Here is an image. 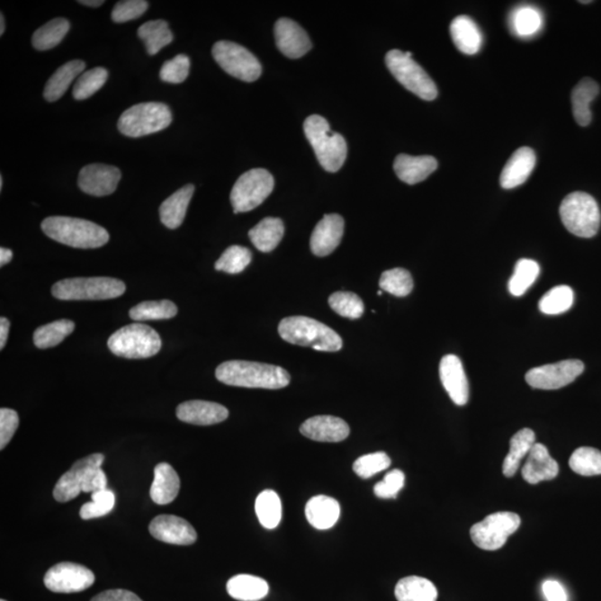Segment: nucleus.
<instances>
[{
	"label": "nucleus",
	"instance_id": "30",
	"mask_svg": "<svg viewBox=\"0 0 601 601\" xmlns=\"http://www.w3.org/2000/svg\"><path fill=\"white\" fill-rule=\"evenodd\" d=\"M86 65L83 60H72L59 67L47 82L44 97L47 102L58 101L76 77L81 76Z\"/></svg>",
	"mask_w": 601,
	"mask_h": 601
},
{
	"label": "nucleus",
	"instance_id": "49",
	"mask_svg": "<svg viewBox=\"0 0 601 601\" xmlns=\"http://www.w3.org/2000/svg\"><path fill=\"white\" fill-rule=\"evenodd\" d=\"M92 502H87L79 511V516L84 520L100 518V516L110 514L115 505L114 492L105 489L93 492Z\"/></svg>",
	"mask_w": 601,
	"mask_h": 601
},
{
	"label": "nucleus",
	"instance_id": "36",
	"mask_svg": "<svg viewBox=\"0 0 601 601\" xmlns=\"http://www.w3.org/2000/svg\"><path fill=\"white\" fill-rule=\"evenodd\" d=\"M138 35L147 46L149 55H157L164 47L171 44L173 32L166 21H150L139 28Z\"/></svg>",
	"mask_w": 601,
	"mask_h": 601
},
{
	"label": "nucleus",
	"instance_id": "13",
	"mask_svg": "<svg viewBox=\"0 0 601 601\" xmlns=\"http://www.w3.org/2000/svg\"><path fill=\"white\" fill-rule=\"evenodd\" d=\"M520 516L514 513H496L486 516L471 530V536L477 547L495 552L505 546L507 540L519 529Z\"/></svg>",
	"mask_w": 601,
	"mask_h": 601
},
{
	"label": "nucleus",
	"instance_id": "38",
	"mask_svg": "<svg viewBox=\"0 0 601 601\" xmlns=\"http://www.w3.org/2000/svg\"><path fill=\"white\" fill-rule=\"evenodd\" d=\"M177 307L170 300H147L130 309V317L135 321L168 320L175 317Z\"/></svg>",
	"mask_w": 601,
	"mask_h": 601
},
{
	"label": "nucleus",
	"instance_id": "19",
	"mask_svg": "<svg viewBox=\"0 0 601 601\" xmlns=\"http://www.w3.org/2000/svg\"><path fill=\"white\" fill-rule=\"evenodd\" d=\"M274 34L276 45L286 58L297 59L302 58L312 49L307 32L299 23L289 18H281L275 23Z\"/></svg>",
	"mask_w": 601,
	"mask_h": 601
},
{
	"label": "nucleus",
	"instance_id": "27",
	"mask_svg": "<svg viewBox=\"0 0 601 601\" xmlns=\"http://www.w3.org/2000/svg\"><path fill=\"white\" fill-rule=\"evenodd\" d=\"M340 513L339 502L327 496L313 497L305 507L309 523L318 530L332 528L339 520Z\"/></svg>",
	"mask_w": 601,
	"mask_h": 601
},
{
	"label": "nucleus",
	"instance_id": "23",
	"mask_svg": "<svg viewBox=\"0 0 601 601\" xmlns=\"http://www.w3.org/2000/svg\"><path fill=\"white\" fill-rule=\"evenodd\" d=\"M559 466L549 453L546 445L534 444L523 467V477L530 485L552 480L558 476Z\"/></svg>",
	"mask_w": 601,
	"mask_h": 601
},
{
	"label": "nucleus",
	"instance_id": "33",
	"mask_svg": "<svg viewBox=\"0 0 601 601\" xmlns=\"http://www.w3.org/2000/svg\"><path fill=\"white\" fill-rule=\"evenodd\" d=\"M284 236V224L280 219L266 218L248 232L253 246L258 251L269 253L279 246Z\"/></svg>",
	"mask_w": 601,
	"mask_h": 601
},
{
	"label": "nucleus",
	"instance_id": "11",
	"mask_svg": "<svg viewBox=\"0 0 601 601\" xmlns=\"http://www.w3.org/2000/svg\"><path fill=\"white\" fill-rule=\"evenodd\" d=\"M274 189V178L265 168H255L242 174L231 192L234 213H246L256 209Z\"/></svg>",
	"mask_w": 601,
	"mask_h": 601
},
{
	"label": "nucleus",
	"instance_id": "47",
	"mask_svg": "<svg viewBox=\"0 0 601 601\" xmlns=\"http://www.w3.org/2000/svg\"><path fill=\"white\" fill-rule=\"evenodd\" d=\"M380 288L394 297L405 298L413 290L410 272L405 269H392L383 272L380 279Z\"/></svg>",
	"mask_w": 601,
	"mask_h": 601
},
{
	"label": "nucleus",
	"instance_id": "45",
	"mask_svg": "<svg viewBox=\"0 0 601 601\" xmlns=\"http://www.w3.org/2000/svg\"><path fill=\"white\" fill-rule=\"evenodd\" d=\"M252 261V252L248 248L232 246L224 251L215 263V270L229 274H238L247 269Z\"/></svg>",
	"mask_w": 601,
	"mask_h": 601
},
{
	"label": "nucleus",
	"instance_id": "62",
	"mask_svg": "<svg viewBox=\"0 0 601 601\" xmlns=\"http://www.w3.org/2000/svg\"><path fill=\"white\" fill-rule=\"evenodd\" d=\"M580 4H590L589 0H587V2H579Z\"/></svg>",
	"mask_w": 601,
	"mask_h": 601
},
{
	"label": "nucleus",
	"instance_id": "54",
	"mask_svg": "<svg viewBox=\"0 0 601 601\" xmlns=\"http://www.w3.org/2000/svg\"><path fill=\"white\" fill-rule=\"evenodd\" d=\"M20 426V417L15 410L3 408L0 410V449L4 450L11 443Z\"/></svg>",
	"mask_w": 601,
	"mask_h": 601
},
{
	"label": "nucleus",
	"instance_id": "18",
	"mask_svg": "<svg viewBox=\"0 0 601 601\" xmlns=\"http://www.w3.org/2000/svg\"><path fill=\"white\" fill-rule=\"evenodd\" d=\"M441 383L455 405L466 406L469 400V382L462 360L457 355L444 356L439 368Z\"/></svg>",
	"mask_w": 601,
	"mask_h": 601
},
{
	"label": "nucleus",
	"instance_id": "61",
	"mask_svg": "<svg viewBox=\"0 0 601 601\" xmlns=\"http://www.w3.org/2000/svg\"><path fill=\"white\" fill-rule=\"evenodd\" d=\"M3 185H4V181H3V176H2V177H0V189H3Z\"/></svg>",
	"mask_w": 601,
	"mask_h": 601
},
{
	"label": "nucleus",
	"instance_id": "28",
	"mask_svg": "<svg viewBox=\"0 0 601 601\" xmlns=\"http://www.w3.org/2000/svg\"><path fill=\"white\" fill-rule=\"evenodd\" d=\"M194 186L185 185L163 202L159 216L167 229H175L184 222L187 208L194 194Z\"/></svg>",
	"mask_w": 601,
	"mask_h": 601
},
{
	"label": "nucleus",
	"instance_id": "24",
	"mask_svg": "<svg viewBox=\"0 0 601 601\" xmlns=\"http://www.w3.org/2000/svg\"><path fill=\"white\" fill-rule=\"evenodd\" d=\"M536 166V154L530 148L516 149L501 173L500 184L506 190L515 189L528 180Z\"/></svg>",
	"mask_w": 601,
	"mask_h": 601
},
{
	"label": "nucleus",
	"instance_id": "48",
	"mask_svg": "<svg viewBox=\"0 0 601 601\" xmlns=\"http://www.w3.org/2000/svg\"><path fill=\"white\" fill-rule=\"evenodd\" d=\"M331 309L339 316L356 320L364 313V304L358 295L352 292H336L328 298Z\"/></svg>",
	"mask_w": 601,
	"mask_h": 601
},
{
	"label": "nucleus",
	"instance_id": "1",
	"mask_svg": "<svg viewBox=\"0 0 601 601\" xmlns=\"http://www.w3.org/2000/svg\"><path fill=\"white\" fill-rule=\"evenodd\" d=\"M216 379L228 386L278 390L288 387L291 377L280 366L252 363V361H227L216 369Z\"/></svg>",
	"mask_w": 601,
	"mask_h": 601
},
{
	"label": "nucleus",
	"instance_id": "25",
	"mask_svg": "<svg viewBox=\"0 0 601 601\" xmlns=\"http://www.w3.org/2000/svg\"><path fill=\"white\" fill-rule=\"evenodd\" d=\"M393 167L397 176L402 182L408 185H415L426 180L438 168V162L429 155L410 157V155L400 154L394 161Z\"/></svg>",
	"mask_w": 601,
	"mask_h": 601
},
{
	"label": "nucleus",
	"instance_id": "57",
	"mask_svg": "<svg viewBox=\"0 0 601 601\" xmlns=\"http://www.w3.org/2000/svg\"><path fill=\"white\" fill-rule=\"evenodd\" d=\"M9 327H11V323H9L6 318H0V349L2 350L6 345Z\"/></svg>",
	"mask_w": 601,
	"mask_h": 601
},
{
	"label": "nucleus",
	"instance_id": "46",
	"mask_svg": "<svg viewBox=\"0 0 601 601\" xmlns=\"http://www.w3.org/2000/svg\"><path fill=\"white\" fill-rule=\"evenodd\" d=\"M108 72L105 68L96 67L87 70L78 77L73 88L75 100L84 101L91 97L105 85Z\"/></svg>",
	"mask_w": 601,
	"mask_h": 601
},
{
	"label": "nucleus",
	"instance_id": "50",
	"mask_svg": "<svg viewBox=\"0 0 601 601\" xmlns=\"http://www.w3.org/2000/svg\"><path fill=\"white\" fill-rule=\"evenodd\" d=\"M390 466H391V459L386 453H375L355 460L354 471L360 478L369 479L374 474L387 471Z\"/></svg>",
	"mask_w": 601,
	"mask_h": 601
},
{
	"label": "nucleus",
	"instance_id": "20",
	"mask_svg": "<svg viewBox=\"0 0 601 601\" xmlns=\"http://www.w3.org/2000/svg\"><path fill=\"white\" fill-rule=\"evenodd\" d=\"M345 233V220L337 214L324 215L312 233L311 251L317 256H330L337 247Z\"/></svg>",
	"mask_w": 601,
	"mask_h": 601
},
{
	"label": "nucleus",
	"instance_id": "12",
	"mask_svg": "<svg viewBox=\"0 0 601 601\" xmlns=\"http://www.w3.org/2000/svg\"><path fill=\"white\" fill-rule=\"evenodd\" d=\"M213 58L231 76L243 82H256L262 74V65L246 47L220 40L213 46Z\"/></svg>",
	"mask_w": 601,
	"mask_h": 601
},
{
	"label": "nucleus",
	"instance_id": "32",
	"mask_svg": "<svg viewBox=\"0 0 601 601\" xmlns=\"http://www.w3.org/2000/svg\"><path fill=\"white\" fill-rule=\"evenodd\" d=\"M228 593L239 601H258L269 594V585L260 577L238 575L232 577L227 585Z\"/></svg>",
	"mask_w": 601,
	"mask_h": 601
},
{
	"label": "nucleus",
	"instance_id": "16",
	"mask_svg": "<svg viewBox=\"0 0 601 601\" xmlns=\"http://www.w3.org/2000/svg\"><path fill=\"white\" fill-rule=\"evenodd\" d=\"M121 178L115 166L106 164H89L83 167L78 176V186L84 193L93 196H106L114 193Z\"/></svg>",
	"mask_w": 601,
	"mask_h": 601
},
{
	"label": "nucleus",
	"instance_id": "39",
	"mask_svg": "<svg viewBox=\"0 0 601 601\" xmlns=\"http://www.w3.org/2000/svg\"><path fill=\"white\" fill-rule=\"evenodd\" d=\"M256 511L263 527L274 529L282 519V504L278 494L274 490L261 492L256 498Z\"/></svg>",
	"mask_w": 601,
	"mask_h": 601
},
{
	"label": "nucleus",
	"instance_id": "21",
	"mask_svg": "<svg viewBox=\"0 0 601 601\" xmlns=\"http://www.w3.org/2000/svg\"><path fill=\"white\" fill-rule=\"evenodd\" d=\"M300 434L318 443H341L349 436V425L332 416L309 417L300 428Z\"/></svg>",
	"mask_w": 601,
	"mask_h": 601
},
{
	"label": "nucleus",
	"instance_id": "7",
	"mask_svg": "<svg viewBox=\"0 0 601 601\" xmlns=\"http://www.w3.org/2000/svg\"><path fill=\"white\" fill-rule=\"evenodd\" d=\"M173 121L170 107L163 103H140L120 117L119 130L128 138H142L168 128Z\"/></svg>",
	"mask_w": 601,
	"mask_h": 601
},
{
	"label": "nucleus",
	"instance_id": "10",
	"mask_svg": "<svg viewBox=\"0 0 601 601\" xmlns=\"http://www.w3.org/2000/svg\"><path fill=\"white\" fill-rule=\"evenodd\" d=\"M386 64L397 81L417 97L434 101L438 96V89L429 75L403 51L390 50L386 56Z\"/></svg>",
	"mask_w": 601,
	"mask_h": 601
},
{
	"label": "nucleus",
	"instance_id": "15",
	"mask_svg": "<svg viewBox=\"0 0 601 601\" xmlns=\"http://www.w3.org/2000/svg\"><path fill=\"white\" fill-rule=\"evenodd\" d=\"M584 370L585 365L581 361L565 360L529 370L525 374V381L534 389L558 390L574 382Z\"/></svg>",
	"mask_w": 601,
	"mask_h": 601
},
{
	"label": "nucleus",
	"instance_id": "5",
	"mask_svg": "<svg viewBox=\"0 0 601 601\" xmlns=\"http://www.w3.org/2000/svg\"><path fill=\"white\" fill-rule=\"evenodd\" d=\"M563 225L576 237L590 238L598 233L601 214L597 202L585 192H574L559 209Z\"/></svg>",
	"mask_w": 601,
	"mask_h": 601
},
{
	"label": "nucleus",
	"instance_id": "9",
	"mask_svg": "<svg viewBox=\"0 0 601 601\" xmlns=\"http://www.w3.org/2000/svg\"><path fill=\"white\" fill-rule=\"evenodd\" d=\"M104 462V455L94 453L78 460L69 471L60 477L54 488L56 501L68 502L77 498L81 492H95V478Z\"/></svg>",
	"mask_w": 601,
	"mask_h": 601
},
{
	"label": "nucleus",
	"instance_id": "58",
	"mask_svg": "<svg viewBox=\"0 0 601 601\" xmlns=\"http://www.w3.org/2000/svg\"><path fill=\"white\" fill-rule=\"evenodd\" d=\"M13 251L9 248L2 247L0 248V265L4 266L7 263L13 260Z\"/></svg>",
	"mask_w": 601,
	"mask_h": 601
},
{
	"label": "nucleus",
	"instance_id": "14",
	"mask_svg": "<svg viewBox=\"0 0 601 601\" xmlns=\"http://www.w3.org/2000/svg\"><path fill=\"white\" fill-rule=\"evenodd\" d=\"M95 582V575L88 568L74 562H60L46 572L47 589L58 594L81 593Z\"/></svg>",
	"mask_w": 601,
	"mask_h": 601
},
{
	"label": "nucleus",
	"instance_id": "3",
	"mask_svg": "<svg viewBox=\"0 0 601 601\" xmlns=\"http://www.w3.org/2000/svg\"><path fill=\"white\" fill-rule=\"evenodd\" d=\"M279 333L291 345L312 347L314 350L336 352L344 341L336 331L308 317H289L280 322Z\"/></svg>",
	"mask_w": 601,
	"mask_h": 601
},
{
	"label": "nucleus",
	"instance_id": "59",
	"mask_svg": "<svg viewBox=\"0 0 601 601\" xmlns=\"http://www.w3.org/2000/svg\"><path fill=\"white\" fill-rule=\"evenodd\" d=\"M79 4H85V6L89 7H100L102 6L104 2L103 0H82V2H78Z\"/></svg>",
	"mask_w": 601,
	"mask_h": 601
},
{
	"label": "nucleus",
	"instance_id": "60",
	"mask_svg": "<svg viewBox=\"0 0 601 601\" xmlns=\"http://www.w3.org/2000/svg\"><path fill=\"white\" fill-rule=\"evenodd\" d=\"M4 18L2 13V16H0V35H4Z\"/></svg>",
	"mask_w": 601,
	"mask_h": 601
},
{
	"label": "nucleus",
	"instance_id": "44",
	"mask_svg": "<svg viewBox=\"0 0 601 601\" xmlns=\"http://www.w3.org/2000/svg\"><path fill=\"white\" fill-rule=\"evenodd\" d=\"M570 466L572 471L580 476H599L601 474V451L590 447L577 449L571 454Z\"/></svg>",
	"mask_w": 601,
	"mask_h": 601
},
{
	"label": "nucleus",
	"instance_id": "22",
	"mask_svg": "<svg viewBox=\"0 0 601 601\" xmlns=\"http://www.w3.org/2000/svg\"><path fill=\"white\" fill-rule=\"evenodd\" d=\"M178 420L195 426H212L229 417V410L219 403L192 400L181 403L176 408Z\"/></svg>",
	"mask_w": 601,
	"mask_h": 601
},
{
	"label": "nucleus",
	"instance_id": "52",
	"mask_svg": "<svg viewBox=\"0 0 601 601\" xmlns=\"http://www.w3.org/2000/svg\"><path fill=\"white\" fill-rule=\"evenodd\" d=\"M148 3L145 0H125L115 4L112 12V20L115 22L134 21L148 11Z\"/></svg>",
	"mask_w": 601,
	"mask_h": 601
},
{
	"label": "nucleus",
	"instance_id": "2",
	"mask_svg": "<svg viewBox=\"0 0 601 601\" xmlns=\"http://www.w3.org/2000/svg\"><path fill=\"white\" fill-rule=\"evenodd\" d=\"M41 229L54 241L75 248H98L110 241V234L104 228L91 220L51 216L41 223Z\"/></svg>",
	"mask_w": 601,
	"mask_h": 601
},
{
	"label": "nucleus",
	"instance_id": "26",
	"mask_svg": "<svg viewBox=\"0 0 601 601\" xmlns=\"http://www.w3.org/2000/svg\"><path fill=\"white\" fill-rule=\"evenodd\" d=\"M180 477L171 464L162 462L155 467L154 481L149 495L155 504L166 506L176 499L180 492Z\"/></svg>",
	"mask_w": 601,
	"mask_h": 601
},
{
	"label": "nucleus",
	"instance_id": "56",
	"mask_svg": "<svg viewBox=\"0 0 601 601\" xmlns=\"http://www.w3.org/2000/svg\"><path fill=\"white\" fill-rule=\"evenodd\" d=\"M543 593L547 601H568L565 588L556 580L544 581Z\"/></svg>",
	"mask_w": 601,
	"mask_h": 601
},
{
	"label": "nucleus",
	"instance_id": "8",
	"mask_svg": "<svg viewBox=\"0 0 601 601\" xmlns=\"http://www.w3.org/2000/svg\"><path fill=\"white\" fill-rule=\"evenodd\" d=\"M123 281L112 278H74L58 281L51 288L53 297L62 300H110L125 293Z\"/></svg>",
	"mask_w": 601,
	"mask_h": 601
},
{
	"label": "nucleus",
	"instance_id": "41",
	"mask_svg": "<svg viewBox=\"0 0 601 601\" xmlns=\"http://www.w3.org/2000/svg\"><path fill=\"white\" fill-rule=\"evenodd\" d=\"M539 274L540 266L537 262L529 260V258H521L516 262L514 275L509 280V292L514 297H521L536 282Z\"/></svg>",
	"mask_w": 601,
	"mask_h": 601
},
{
	"label": "nucleus",
	"instance_id": "63",
	"mask_svg": "<svg viewBox=\"0 0 601 601\" xmlns=\"http://www.w3.org/2000/svg\"><path fill=\"white\" fill-rule=\"evenodd\" d=\"M382 294H383L382 291H379L378 295H382Z\"/></svg>",
	"mask_w": 601,
	"mask_h": 601
},
{
	"label": "nucleus",
	"instance_id": "6",
	"mask_svg": "<svg viewBox=\"0 0 601 601\" xmlns=\"http://www.w3.org/2000/svg\"><path fill=\"white\" fill-rule=\"evenodd\" d=\"M108 347L121 358L147 359L161 350L162 340L154 328L134 323L120 328L108 339Z\"/></svg>",
	"mask_w": 601,
	"mask_h": 601
},
{
	"label": "nucleus",
	"instance_id": "43",
	"mask_svg": "<svg viewBox=\"0 0 601 601\" xmlns=\"http://www.w3.org/2000/svg\"><path fill=\"white\" fill-rule=\"evenodd\" d=\"M511 25L516 35L530 37L542 30L543 16L537 8L521 6L516 8L511 16Z\"/></svg>",
	"mask_w": 601,
	"mask_h": 601
},
{
	"label": "nucleus",
	"instance_id": "53",
	"mask_svg": "<svg viewBox=\"0 0 601 601\" xmlns=\"http://www.w3.org/2000/svg\"><path fill=\"white\" fill-rule=\"evenodd\" d=\"M406 476L401 471H394L387 473L381 482L374 486V495L382 499L396 498L402 488L405 487Z\"/></svg>",
	"mask_w": 601,
	"mask_h": 601
},
{
	"label": "nucleus",
	"instance_id": "40",
	"mask_svg": "<svg viewBox=\"0 0 601 601\" xmlns=\"http://www.w3.org/2000/svg\"><path fill=\"white\" fill-rule=\"evenodd\" d=\"M74 330L75 323L66 318L46 324L34 332V344L40 349H49L62 344Z\"/></svg>",
	"mask_w": 601,
	"mask_h": 601
},
{
	"label": "nucleus",
	"instance_id": "17",
	"mask_svg": "<svg viewBox=\"0 0 601 601\" xmlns=\"http://www.w3.org/2000/svg\"><path fill=\"white\" fill-rule=\"evenodd\" d=\"M148 529L150 534L159 542L178 544V546H190L197 539L193 525L177 516H157L149 524Z\"/></svg>",
	"mask_w": 601,
	"mask_h": 601
},
{
	"label": "nucleus",
	"instance_id": "29",
	"mask_svg": "<svg viewBox=\"0 0 601 601\" xmlns=\"http://www.w3.org/2000/svg\"><path fill=\"white\" fill-rule=\"evenodd\" d=\"M450 34L454 45L463 54L474 55L481 49V31L471 17L459 16L454 18L451 22Z\"/></svg>",
	"mask_w": 601,
	"mask_h": 601
},
{
	"label": "nucleus",
	"instance_id": "64",
	"mask_svg": "<svg viewBox=\"0 0 601 601\" xmlns=\"http://www.w3.org/2000/svg\"><path fill=\"white\" fill-rule=\"evenodd\" d=\"M0 601H7V600L2 599V600H0Z\"/></svg>",
	"mask_w": 601,
	"mask_h": 601
},
{
	"label": "nucleus",
	"instance_id": "34",
	"mask_svg": "<svg viewBox=\"0 0 601 601\" xmlns=\"http://www.w3.org/2000/svg\"><path fill=\"white\" fill-rule=\"evenodd\" d=\"M536 444V435L532 429L525 428L516 432L510 440L509 453L504 462L502 471L507 478L514 477L520 467L523 459L527 457L534 444Z\"/></svg>",
	"mask_w": 601,
	"mask_h": 601
},
{
	"label": "nucleus",
	"instance_id": "42",
	"mask_svg": "<svg viewBox=\"0 0 601 601\" xmlns=\"http://www.w3.org/2000/svg\"><path fill=\"white\" fill-rule=\"evenodd\" d=\"M574 304V291L568 285H559L549 290L539 300V309L547 316L565 313Z\"/></svg>",
	"mask_w": 601,
	"mask_h": 601
},
{
	"label": "nucleus",
	"instance_id": "55",
	"mask_svg": "<svg viewBox=\"0 0 601 601\" xmlns=\"http://www.w3.org/2000/svg\"><path fill=\"white\" fill-rule=\"evenodd\" d=\"M92 601H143L138 595L124 589L106 590L98 594Z\"/></svg>",
	"mask_w": 601,
	"mask_h": 601
},
{
	"label": "nucleus",
	"instance_id": "31",
	"mask_svg": "<svg viewBox=\"0 0 601 601\" xmlns=\"http://www.w3.org/2000/svg\"><path fill=\"white\" fill-rule=\"evenodd\" d=\"M599 85L591 78H584L577 84L571 94L572 112L577 124L588 126L593 120L591 102L598 96Z\"/></svg>",
	"mask_w": 601,
	"mask_h": 601
},
{
	"label": "nucleus",
	"instance_id": "4",
	"mask_svg": "<svg viewBox=\"0 0 601 601\" xmlns=\"http://www.w3.org/2000/svg\"><path fill=\"white\" fill-rule=\"evenodd\" d=\"M304 133L324 170L336 173L344 166L347 155L345 139L341 134L333 133L324 117H308L304 121Z\"/></svg>",
	"mask_w": 601,
	"mask_h": 601
},
{
	"label": "nucleus",
	"instance_id": "35",
	"mask_svg": "<svg viewBox=\"0 0 601 601\" xmlns=\"http://www.w3.org/2000/svg\"><path fill=\"white\" fill-rule=\"evenodd\" d=\"M394 595L398 601H436L438 590L429 579L410 576L398 582Z\"/></svg>",
	"mask_w": 601,
	"mask_h": 601
},
{
	"label": "nucleus",
	"instance_id": "37",
	"mask_svg": "<svg viewBox=\"0 0 601 601\" xmlns=\"http://www.w3.org/2000/svg\"><path fill=\"white\" fill-rule=\"evenodd\" d=\"M70 23L65 18H56L43 27L39 28L32 35L31 43L37 50H49L62 43L69 31Z\"/></svg>",
	"mask_w": 601,
	"mask_h": 601
},
{
	"label": "nucleus",
	"instance_id": "51",
	"mask_svg": "<svg viewBox=\"0 0 601 601\" xmlns=\"http://www.w3.org/2000/svg\"><path fill=\"white\" fill-rule=\"evenodd\" d=\"M190 67V58L186 55H177L164 63L159 77L166 83L181 84L189 76Z\"/></svg>",
	"mask_w": 601,
	"mask_h": 601
}]
</instances>
